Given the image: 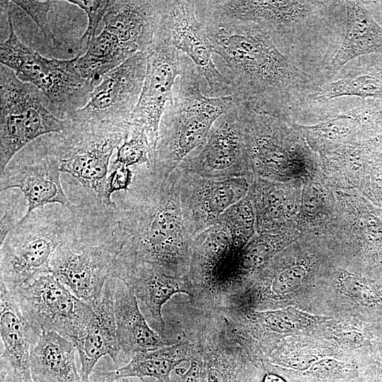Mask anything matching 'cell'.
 <instances>
[{
  "label": "cell",
  "instance_id": "obj_1",
  "mask_svg": "<svg viewBox=\"0 0 382 382\" xmlns=\"http://www.w3.org/2000/svg\"><path fill=\"white\" fill-rule=\"evenodd\" d=\"M214 52L229 70L233 94L241 101L289 116L320 84L299 68L273 39L250 23L199 21Z\"/></svg>",
  "mask_w": 382,
  "mask_h": 382
},
{
  "label": "cell",
  "instance_id": "obj_2",
  "mask_svg": "<svg viewBox=\"0 0 382 382\" xmlns=\"http://www.w3.org/2000/svg\"><path fill=\"white\" fill-rule=\"evenodd\" d=\"M134 168L129 190L112 199L125 242L119 256L186 277L193 238L184 224L173 175L160 174L146 163Z\"/></svg>",
  "mask_w": 382,
  "mask_h": 382
},
{
  "label": "cell",
  "instance_id": "obj_3",
  "mask_svg": "<svg viewBox=\"0 0 382 382\" xmlns=\"http://www.w3.org/2000/svg\"><path fill=\"white\" fill-rule=\"evenodd\" d=\"M73 203L75 224L51 260L53 274L74 295L92 306L113 277L125 242L115 208L102 205L82 193Z\"/></svg>",
  "mask_w": 382,
  "mask_h": 382
},
{
  "label": "cell",
  "instance_id": "obj_4",
  "mask_svg": "<svg viewBox=\"0 0 382 382\" xmlns=\"http://www.w3.org/2000/svg\"><path fill=\"white\" fill-rule=\"evenodd\" d=\"M202 76L184 57L178 93L161 120L156 149L146 165L169 175L195 150L206 143L214 122L239 100L232 94L208 97L200 88Z\"/></svg>",
  "mask_w": 382,
  "mask_h": 382
},
{
  "label": "cell",
  "instance_id": "obj_5",
  "mask_svg": "<svg viewBox=\"0 0 382 382\" xmlns=\"http://www.w3.org/2000/svg\"><path fill=\"white\" fill-rule=\"evenodd\" d=\"M199 20L250 23L267 33L292 57L297 45L308 42L345 7L338 1H195ZM323 32V31H322Z\"/></svg>",
  "mask_w": 382,
  "mask_h": 382
},
{
  "label": "cell",
  "instance_id": "obj_6",
  "mask_svg": "<svg viewBox=\"0 0 382 382\" xmlns=\"http://www.w3.org/2000/svg\"><path fill=\"white\" fill-rule=\"evenodd\" d=\"M71 207L52 204L35 209L8 234L1 245L0 280L10 291L52 272V256L75 224Z\"/></svg>",
  "mask_w": 382,
  "mask_h": 382
},
{
  "label": "cell",
  "instance_id": "obj_7",
  "mask_svg": "<svg viewBox=\"0 0 382 382\" xmlns=\"http://www.w3.org/2000/svg\"><path fill=\"white\" fill-rule=\"evenodd\" d=\"M12 6L11 1H1L9 26V35L0 46L1 64L13 70L19 80L40 90L50 100L51 111L64 120L86 105L95 85L80 74L75 58L49 59L23 43L14 30Z\"/></svg>",
  "mask_w": 382,
  "mask_h": 382
},
{
  "label": "cell",
  "instance_id": "obj_8",
  "mask_svg": "<svg viewBox=\"0 0 382 382\" xmlns=\"http://www.w3.org/2000/svg\"><path fill=\"white\" fill-rule=\"evenodd\" d=\"M65 120L63 132L49 134L61 172L76 179L102 205L111 208L105 195L110 158L129 137L131 124Z\"/></svg>",
  "mask_w": 382,
  "mask_h": 382
},
{
  "label": "cell",
  "instance_id": "obj_9",
  "mask_svg": "<svg viewBox=\"0 0 382 382\" xmlns=\"http://www.w3.org/2000/svg\"><path fill=\"white\" fill-rule=\"evenodd\" d=\"M0 175L11 159L38 138L61 133L65 120L50 110L48 98L35 86L0 66Z\"/></svg>",
  "mask_w": 382,
  "mask_h": 382
},
{
  "label": "cell",
  "instance_id": "obj_10",
  "mask_svg": "<svg viewBox=\"0 0 382 382\" xmlns=\"http://www.w3.org/2000/svg\"><path fill=\"white\" fill-rule=\"evenodd\" d=\"M35 334L55 332L72 342L83 335L96 318L92 307L78 298L52 272L11 291Z\"/></svg>",
  "mask_w": 382,
  "mask_h": 382
},
{
  "label": "cell",
  "instance_id": "obj_11",
  "mask_svg": "<svg viewBox=\"0 0 382 382\" xmlns=\"http://www.w3.org/2000/svg\"><path fill=\"white\" fill-rule=\"evenodd\" d=\"M191 311L180 335L199 347L208 382H254L256 364L242 351L241 337L227 316L219 311Z\"/></svg>",
  "mask_w": 382,
  "mask_h": 382
},
{
  "label": "cell",
  "instance_id": "obj_12",
  "mask_svg": "<svg viewBox=\"0 0 382 382\" xmlns=\"http://www.w3.org/2000/svg\"><path fill=\"white\" fill-rule=\"evenodd\" d=\"M9 162L0 178V191L18 189L28 202L27 216L35 209L59 204L71 207L60 179V163L49 134L23 149Z\"/></svg>",
  "mask_w": 382,
  "mask_h": 382
},
{
  "label": "cell",
  "instance_id": "obj_13",
  "mask_svg": "<svg viewBox=\"0 0 382 382\" xmlns=\"http://www.w3.org/2000/svg\"><path fill=\"white\" fill-rule=\"evenodd\" d=\"M146 52V74L132 117L130 130H139L146 134L151 154L157 145L159 125L166 103L168 100L170 103L173 101V85L177 76L182 74L184 57L171 44L160 27Z\"/></svg>",
  "mask_w": 382,
  "mask_h": 382
},
{
  "label": "cell",
  "instance_id": "obj_14",
  "mask_svg": "<svg viewBox=\"0 0 382 382\" xmlns=\"http://www.w3.org/2000/svg\"><path fill=\"white\" fill-rule=\"evenodd\" d=\"M240 102L214 124L204 145L176 168L204 178L227 179L251 173Z\"/></svg>",
  "mask_w": 382,
  "mask_h": 382
},
{
  "label": "cell",
  "instance_id": "obj_15",
  "mask_svg": "<svg viewBox=\"0 0 382 382\" xmlns=\"http://www.w3.org/2000/svg\"><path fill=\"white\" fill-rule=\"evenodd\" d=\"M146 52H137L105 74L86 105L64 120L131 124L146 69Z\"/></svg>",
  "mask_w": 382,
  "mask_h": 382
},
{
  "label": "cell",
  "instance_id": "obj_16",
  "mask_svg": "<svg viewBox=\"0 0 382 382\" xmlns=\"http://www.w3.org/2000/svg\"><path fill=\"white\" fill-rule=\"evenodd\" d=\"M172 174L185 228L194 238L216 224L230 207L250 190L246 177L213 179L175 168Z\"/></svg>",
  "mask_w": 382,
  "mask_h": 382
},
{
  "label": "cell",
  "instance_id": "obj_17",
  "mask_svg": "<svg viewBox=\"0 0 382 382\" xmlns=\"http://www.w3.org/2000/svg\"><path fill=\"white\" fill-rule=\"evenodd\" d=\"M160 28L171 44L188 57L205 78L212 97L233 94L231 82L216 67L213 46L196 14L195 1H166Z\"/></svg>",
  "mask_w": 382,
  "mask_h": 382
},
{
  "label": "cell",
  "instance_id": "obj_18",
  "mask_svg": "<svg viewBox=\"0 0 382 382\" xmlns=\"http://www.w3.org/2000/svg\"><path fill=\"white\" fill-rule=\"evenodd\" d=\"M113 277L121 279L134 292L145 313L158 331L165 334L166 323L163 306L175 295L183 293L190 299L192 289L187 277L168 274L160 267L118 256Z\"/></svg>",
  "mask_w": 382,
  "mask_h": 382
},
{
  "label": "cell",
  "instance_id": "obj_19",
  "mask_svg": "<svg viewBox=\"0 0 382 382\" xmlns=\"http://www.w3.org/2000/svg\"><path fill=\"white\" fill-rule=\"evenodd\" d=\"M165 6L166 1L110 0L103 29L129 57L146 52L153 43Z\"/></svg>",
  "mask_w": 382,
  "mask_h": 382
},
{
  "label": "cell",
  "instance_id": "obj_20",
  "mask_svg": "<svg viewBox=\"0 0 382 382\" xmlns=\"http://www.w3.org/2000/svg\"><path fill=\"white\" fill-rule=\"evenodd\" d=\"M0 288V330L3 345L0 377L4 382H33L30 352L39 337L24 318L14 295L2 281Z\"/></svg>",
  "mask_w": 382,
  "mask_h": 382
},
{
  "label": "cell",
  "instance_id": "obj_21",
  "mask_svg": "<svg viewBox=\"0 0 382 382\" xmlns=\"http://www.w3.org/2000/svg\"><path fill=\"white\" fill-rule=\"evenodd\" d=\"M115 278H110L99 300L91 307L96 318L86 333L75 340L79 357L80 374L83 382H89L98 361L109 356L115 366L126 364L129 359L122 352L117 336L114 311Z\"/></svg>",
  "mask_w": 382,
  "mask_h": 382
},
{
  "label": "cell",
  "instance_id": "obj_22",
  "mask_svg": "<svg viewBox=\"0 0 382 382\" xmlns=\"http://www.w3.org/2000/svg\"><path fill=\"white\" fill-rule=\"evenodd\" d=\"M345 33L332 59L325 66L328 79L348 62L360 56L382 54V26L366 6L365 1H345Z\"/></svg>",
  "mask_w": 382,
  "mask_h": 382
},
{
  "label": "cell",
  "instance_id": "obj_23",
  "mask_svg": "<svg viewBox=\"0 0 382 382\" xmlns=\"http://www.w3.org/2000/svg\"><path fill=\"white\" fill-rule=\"evenodd\" d=\"M115 278L114 311L117 336L120 347L129 361L136 354L171 345L149 325L131 289L121 279Z\"/></svg>",
  "mask_w": 382,
  "mask_h": 382
},
{
  "label": "cell",
  "instance_id": "obj_24",
  "mask_svg": "<svg viewBox=\"0 0 382 382\" xmlns=\"http://www.w3.org/2000/svg\"><path fill=\"white\" fill-rule=\"evenodd\" d=\"M195 344L180 336L173 344L134 355L125 365L113 370L98 371V382H112L120 378H138L156 382H171V374L182 362H189Z\"/></svg>",
  "mask_w": 382,
  "mask_h": 382
},
{
  "label": "cell",
  "instance_id": "obj_25",
  "mask_svg": "<svg viewBox=\"0 0 382 382\" xmlns=\"http://www.w3.org/2000/svg\"><path fill=\"white\" fill-rule=\"evenodd\" d=\"M74 344L55 332H42L30 352L33 382H83Z\"/></svg>",
  "mask_w": 382,
  "mask_h": 382
},
{
  "label": "cell",
  "instance_id": "obj_26",
  "mask_svg": "<svg viewBox=\"0 0 382 382\" xmlns=\"http://www.w3.org/2000/svg\"><path fill=\"white\" fill-rule=\"evenodd\" d=\"M342 96L382 100V66H358L337 80L320 83L307 100L324 103Z\"/></svg>",
  "mask_w": 382,
  "mask_h": 382
},
{
  "label": "cell",
  "instance_id": "obj_27",
  "mask_svg": "<svg viewBox=\"0 0 382 382\" xmlns=\"http://www.w3.org/2000/svg\"><path fill=\"white\" fill-rule=\"evenodd\" d=\"M305 276L306 270L301 266L274 270L262 279L260 297L264 301L289 293L301 284Z\"/></svg>",
  "mask_w": 382,
  "mask_h": 382
},
{
  "label": "cell",
  "instance_id": "obj_28",
  "mask_svg": "<svg viewBox=\"0 0 382 382\" xmlns=\"http://www.w3.org/2000/svg\"><path fill=\"white\" fill-rule=\"evenodd\" d=\"M28 211V202L21 191L9 189L1 192L0 244L16 228Z\"/></svg>",
  "mask_w": 382,
  "mask_h": 382
},
{
  "label": "cell",
  "instance_id": "obj_29",
  "mask_svg": "<svg viewBox=\"0 0 382 382\" xmlns=\"http://www.w3.org/2000/svg\"><path fill=\"white\" fill-rule=\"evenodd\" d=\"M250 197L245 196L230 207L219 218L224 224L233 237L248 243L253 227V214Z\"/></svg>",
  "mask_w": 382,
  "mask_h": 382
},
{
  "label": "cell",
  "instance_id": "obj_30",
  "mask_svg": "<svg viewBox=\"0 0 382 382\" xmlns=\"http://www.w3.org/2000/svg\"><path fill=\"white\" fill-rule=\"evenodd\" d=\"M151 148L146 134L139 130H130L129 137L121 144L111 165L127 167L147 163Z\"/></svg>",
  "mask_w": 382,
  "mask_h": 382
},
{
  "label": "cell",
  "instance_id": "obj_31",
  "mask_svg": "<svg viewBox=\"0 0 382 382\" xmlns=\"http://www.w3.org/2000/svg\"><path fill=\"white\" fill-rule=\"evenodd\" d=\"M340 286L345 294L363 306H374L382 302V291L372 281L351 274L341 279Z\"/></svg>",
  "mask_w": 382,
  "mask_h": 382
},
{
  "label": "cell",
  "instance_id": "obj_32",
  "mask_svg": "<svg viewBox=\"0 0 382 382\" xmlns=\"http://www.w3.org/2000/svg\"><path fill=\"white\" fill-rule=\"evenodd\" d=\"M11 1L30 16L50 43L53 45H56L57 40L48 19V13L54 8L56 1L13 0Z\"/></svg>",
  "mask_w": 382,
  "mask_h": 382
},
{
  "label": "cell",
  "instance_id": "obj_33",
  "mask_svg": "<svg viewBox=\"0 0 382 382\" xmlns=\"http://www.w3.org/2000/svg\"><path fill=\"white\" fill-rule=\"evenodd\" d=\"M83 10L88 16V25L81 38L86 45L96 37V32L100 21L107 12L110 0H68Z\"/></svg>",
  "mask_w": 382,
  "mask_h": 382
},
{
  "label": "cell",
  "instance_id": "obj_34",
  "mask_svg": "<svg viewBox=\"0 0 382 382\" xmlns=\"http://www.w3.org/2000/svg\"><path fill=\"white\" fill-rule=\"evenodd\" d=\"M194 344L195 347L189 359V367L187 369H175L171 374V382H208L207 370L202 354L197 344Z\"/></svg>",
  "mask_w": 382,
  "mask_h": 382
},
{
  "label": "cell",
  "instance_id": "obj_35",
  "mask_svg": "<svg viewBox=\"0 0 382 382\" xmlns=\"http://www.w3.org/2000/svg\"><path fill=\"white\" fill-rule=\"evenodd\" d=\"M109 173L106 180L105 195L108 206L115 208L116 204L112 199V195L115 192L129 190L132 182L133 171L125 166L110 164Z\"/></svg>",
  "mask_w": 382,
  "mask_h": 382
},
{
  "label": "cell",
  "instance_id": "obj_36",
  "mask_svg": "<svg viewBox=\"0 0 382 382\" xmlns=\"http://www.w3.org/2000/svg\"><path fill=\"white\" fill-rule=\"evenodd\" d=\"M359 382H382V371H370Z\"/></svg>",
  "mask_w": 382,
  "mask_h": 382
},
{
  "label": "cell",
  "instance_id": "obj_37",
  "mask_svg": "<svg viewBox=\"0 0 382 382\" xmlns=\"http://www.w3.org/2000/svg\"><path fill=\"white\" fill-rule=\"evenodd\" d=\"M89 382H98V381H93V380H90ZM112 382H130V381H129V378H120V379L112 381ZM154 382H156V381H155Z\"/></svg>",
  "mask_w": 382,
  "mask_h": 382
},
{
  "label": "cell",
  "instance_id": "obj_38",
  "mask_svg": "<svg viewBox=\"0 0 382 382\" xmlns=\"http://www.w3.org/2000/svg\"><path fill=\"white\" fill-rule=\"evenodd\" d=\"M376 13H377L376 15H377L378 16H379V18H380L381 19H382V11H377Z\"/></svg>",
  "mask_w": 382,
  "mask_h": 382
},
{
  "label": "cell",
  "instance_id": "obj_39",
  "mask_svg": "<svg viewBox=\"0 0 382 382\" xmlns=\"http://www.w3.org/2000/svg\"><path fill=\"white\" fill-rule=\"evenodd\" d=\"M0 382H4V378L2 377H0Z\"/></svg>",
  "mask_w": 382,
  "mask_h": 382
}]
</instances>
